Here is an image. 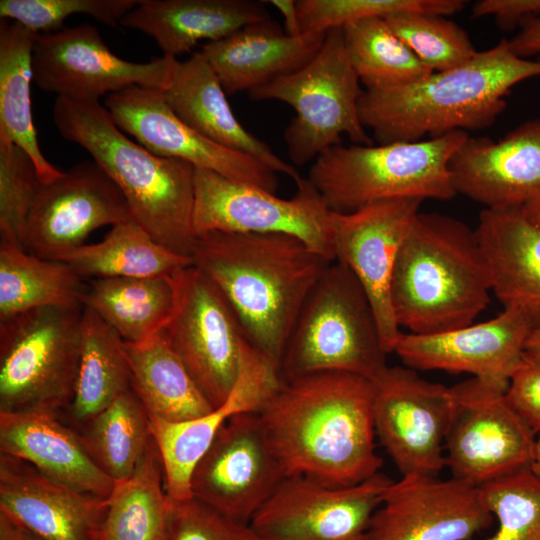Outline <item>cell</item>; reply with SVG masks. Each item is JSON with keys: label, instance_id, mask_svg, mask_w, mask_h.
Wrapping results in <instances>:
<instances>
[{"label": "cell", "instance_id": "obj_1", "mask_svg": "<svg viewBox=\"0 0 540 540\" xmlns=\"http://www.w3.org/2000/svg\"><path fill=\"white\" fill-rule=\"evenodd\" d=\"M373 399V381L346 372L282 381L258 415L285 476L347 487L377 474Z\"/></svg>", "mask_w": 540, "mask_h": 540}, {"label": "cell", "instance_id": "obj_2", "mask_svg": "<svg viewBox=\"0 0 540 540\" xmlns=\"http://www.w3.org/2000/svg\"><path fill=\"white\" fill-rule=\"evenodd\" d=\"M191 258L221 291L249 346L280 373L296 318L331 263L296 237L211 231Z\"/></svg>", "mask_w": 540, "mask_h": 540}, {"label": "cell", "instance_id": "obj_3", "mask_svg": "<svg viewBox=\"0 0 540 540\" xmlns=\"http://www.w3.org/2000/svg\"><path fill=\"white\" fill-rule=\"evenodd\" d=\"M537 76L540 61L517 56L509 41L502 39L467 62L432 72L415 83L365 89L359 99V115L379 144L482 129L505 109V96L513 86Z\"/></svg>", "mask_w": 540, "mask_h": 540}, {"label": "cell", "instance_id": "obj_4", "mask_svg": "<svg viewBox=\"0 0 540 540\" xmlns=\"http://www.w3.org/2000/svg\"><path fill=\"white\" fill-rule=\"evenodd\" d=\"M52 119L59 134L85 149L124 195L131 218L159 245L191 257L195 167L155 155L128 138L99 102L57 97Z\"/></svg>", "mask_w": 540, "mask_h": 540}, {"label": "cell", "instance_id": "obj_5", "mask_svg": "<svg viewBox=\"0 0 540 540\" xmlns=\"http://www.w3.org/2000/svg\"><path fill=\"white\" fill-rule=\"evenodd\" d=\"M491 292L475 230L450 216L419 212L401 245L391 285L400 329L429 335L474 323Z\"/></svg>", "mask_w": 540, "mask_h": 540}, {"label": "cell", "instance_id": "obj_6", "mask_svg": "<svg viewBox=\"0 0 540 540\" xmlns=\"http://www.w3.org/2000/svg\"><path fill=\"white\" fill-rule=\"evenodd\" d=\"M468 136L457 130L429 140L337 145L313 161L307 179L337 213L396 199L448 200L457 195L449 163Z\"/></svg>", "mask_w": 540, "mask_h": 540}, {"label": "cell", "instance_id": "obj_7", "mask_svg": "<svg viewBox=\"0 0 540 540\" xmlns=\"http://www.w3.org/2000/svg\"><path fill=\"white\" fill-rule=\"evenodd\" d=\"M386 356L361 284L347 266L331 262L293 325L280 365L281 380L346 372L375 381L388 367Z\"/></svg>", "mask_w": 540, "mask_h": 540}, {"label": "cell", "instance_id": "obj_8", "mask_svg": "<svg viewBox=\"0 0 540 540\" xmlns=\"http://www.w3.org/2000/svg\"><path fill=\"white\" fill-rule=\"evenodd\" d=\"M360 83L345 49L342 28H333L309 63L250 91L249 96L281 101L294 109L284 141L291 164L303 166L341 145L343 134L354 144L373 145L359 115Z\"/></svg>", "mask_w": 540, "mask_h": 540}, {"label": "cell", "instance_id": "obj_9", "mask_svg": "<svg viewBox=\"0 0 540 540\" xmlns=\"http://www.w3.org/2000/svg\"><path fill=\"white\" fill-rule=\"evenodd\" d=\"M82 311L42 307L0 322V412L67 410L79 370Z\"/></svg>", "mask_w": 540, "mask_h": 540}, {"label": "cell", "instance_id": "obj_10", "mask_svg": "<svg viewBox=\"0 0 540 540\" xmlns=\"http://www.w3.org/2000/svg\"><path fill=\"white\" fill-rule=\"evenodd\" d=\"M172 314L161 331L213 408L233 392L252 350L225 297L193 264L171 275Z\"/></svg>", "mask_w": 540, "mask_h": 540}, {"label": "cell", "instance_id": "obj_11", "mask_svg": "<svg viewBox=\"0 0 540 540\" xmlns=\"http://www.w3.org/2000/svg\"><path fill=\"white\" fill-rule=\"evenodd\" d=\"M296 185L294 196L284 199L260 187L195 168V233L290 235L334 262V212L307 178L302 177Z\"/></svg>", "mask_w": 540, "mask_h": 540}, {"label": "cell", "instance_id": "obj_12", "mask_svg": "<svg viewBox=\"0 0 540 540\" xmlns=\"http://www.w3.org/2000/svg\"><path fill=\"white\" fill-rule=\"evenodd\" d=\"M451 389L444 448L453 477L482 486L529 468L536 434L508 402L507 386L471 377Z\"/></svg>", "mask_w": 540, "mask_h": 540}, {"label": "cell", "instance_id": "obj_13", "mask_svg": "<svg viewBox=\"0 0 540 540\" xmlns=\"http://www.w3.org/2000/svg\"><path fill=\"white\" fill-rule=\"evenodd\" d=\"M177 58L145 63L114 54L91 24L36 34L32 52L33 82L43 91L77 102H99L108 93L133 85L166 89Z\"/></svg>", "mask_w": 540, "mask_h": 540}, {"label": "cell", "instance_id": "obj_14", "mask_svg": "<svg viewBox=\"0 0 540 540\" xmlns=\"http://www.w3.org/2000/svg\"><path fill=\"white\" fill-rule=\"evenodd\" d=\"M393 481L380 472L347 487L285 477L250 525L263 540H367L371 518Z\"/></svg>", "mask_w": 540, "mask_h": 540}, {"label": "cell", "instance_id": "obj_15", "mask_svg": "<svg viewBox=\"0 0 540 540\" xmlns=\"http://www.w3.org/2000/svg\"><path fill=\"white\" fill-rule=\"evenodd\" d=\"M374 383L373 417L381 444L403 475H437L446 466L451 387L409 367H387Z\"/></svg>", "mask_w": 540, "mask_h": 540}, {"label": "cell", "instance_id": "obj_16", "mask_svg": "<svg viewBox=\"0 0 540 540\" xmlns=\"http://www.w3.org/2000/svg\"><path fill=\"white\" fill-rule=\"evenodd\" d=\"M285 477L258 413H240L222 425L195 467L191 492L217 512L250 524Z\"/></svg>", "mask_w": 540, "mask_h": 540}, {"label": "cell", "instance_id": "obj_17", "mask_svg": "<svg viewBox=\"0 0 540 540\" xmlns=\"http://www.w3.org/2000/svg\"><path fill=\"white\" fill-rule=\"evenodd\" d=\"M116 126L151 153L185 161L223 177L276 193V172L256 158L202 136L167 104L163 89L133 85L106 96Z\"/></svg>", "mask_w": 540, "mask_h": 540}, {"label": "cell", "instance_id": "obj_18", "mask_svg": "<svg viewBox=\"0 0 540 540\" xmlns=\"http://www.w3.org/2000/svg\"><path fill=\"white\" fill-rule=\"evenodd\" d=\"M492 520L479 486L456 477L408 474L387 487L367 540H472Z\"/></svg>", "mask_w": 540, "mask_h": 540}, {"label": "cell", "instance_id": "obj_19", "mask_svg": "<svg viewBox=\"0 0 540 540\" xmlns=\"http://www.w3.org/2000/svg\"><path fill=\"white\" fill-rule=\"evenodd\" d=\"M130 219L118 186L95 161L85 160L40 184L27 219L25 249L55 261L83 245L92 231Z\"/></svg>", "mask_w": 540, "mask_h": 540}, {"label": "cell", "instance_id": "obj_20", "mask_svg": "<svg viewBox=\"0 0 540 540\" xmlns=\"http://www.w3.org/2000/svg\"><path fill=\"white\" fill-rule=\"evenodd\" d=\"M422 201L396 199L351 213L334 212L335 261L347 266L365 291L387 354L393 353L402 334L391 303L394 269Z\"/></svg>", "mask_w": 540, "mask_h": 540}, {"label": "cell", "instance_id": "obj_21", "mask_svg": "<svg viewBox=\"0 0 540 540\" xmlns=\"http://www.w3.org/2000/svg\"><path fill=\"white\" fill-rule=\"evenodd\" d=\"M531 330L519 313L504 310L488 321L436 334L402 332L393 353L414 370L467 373L508 386Z\"/></svg>", "mask_w": 540, "mask_h": 540}, {"label": "cell", "instance_id": "obj_22", "mask_svg": "<svg viewBox=\"0 0 540 540\" xmlns=\"http://www.w3.org/2000/svg\"><path fill=\"white\" fill-rule=\"evenodd\" d=\"M107 505L108 497L79 491L0 454V511L43 540H98Z\"/></svg>", "mask_w": 540, "mask_h": 540}, {"label": "cell", "instance_id": "obj_23", "mask_svg": "<svg viewBox=\"0 0 540 540\" xmlns=\"http://www.w3.org/2000/svg\"><path fill=\"white\" fill-rule=\"evenodd\" d=\"M449 171L457 194L486 208L522 206L540 190V118L498 141L468 136Z\"/></svg>", "mask_w": 540, "mask_h": 540}, {"label": "cell", "instance_id": "obj_24", "mask_svg": "<svg viewBox=\"0 0 540 540\" xmlns=\"http://www.w3.org/2000/svg\"><path fill=\"white\" fill-rule=\"evenodd\" d=\"M281 384L279 375L266 366L244 367L228 399L209 413L178 422L149 417L151 436L158 449L164 486L171 503L193 498L191 479L222 425L240 413H258Z\"/></svg>", "mask_w": 540, "mask_h": 540}, {"label": "cell", "instance_id": "obj_25", "mask_svg": "<svg viewBox=\"0 0 540 540\" xmlns=\"http://www.w3.org/2000/svg\"><path fill=\"white\" fill-rule=\"evenodd\" d=\"M475 233L487 261L491 291L504 310L540 329V226L521 206L485 208Z\"/></svg>", "mask_w": 540, "mask_h": 540}, {"label": "cell", "instance_id": "obj_26", "mask_svg": "<svg viewBox=\"0 0 540 540\" xmlns=\"http://www.w3.org/2000/svg\"><path fill=\"white\" fill-rule=\"evenodd\" d=\"M0 454L34 466L47 477L107 498L115 481L92 459L75 429L49 412H0Z\"/></svg>", "mask_w": 540, "mask_h": 540}, {"label": "cell", "instance_id": "obj_27", "mask_svg": "<svg viewBox=\"0 0 540 540\" xmlns=\"http://www.w3.org/2000/svg\"><path fill=\"white\" fill-rule=\"evenodd\" d=\"M326 33L292 37L268 19L207 42L200 51L227 95L249 93L304 67L320 50Z\"/></svg>", "mask_w": 540, "mask_h": 540}, {"label": "cell", "instance_id": "obj_28", "mask_svg": "<svg viewBox=\"0 0 540 540\" xmlns=\"http://www.w3.org/2000/svg\"><path fill=\"white\" fill-rule=\"evenodd\" d=\"M163 95L173 112L202 136L256 158L295 183L302 178L295 166L282 160L238 121L226 92L201 51L177 62Z\"/></svg>", "mask_w": 540, "mask_h": 540}, {"label": "cell", "instance_id": "obj_29", "mask_svg": "<svg viewBox=\"0 0 540 540\" xmlns=\"http://www.w3.org/2000/svg\"><path fill=\"white\" fill-rule=\"evenodd\" d=\"M268 19L262 1L140 0L120 24L150 36L163 55L177 58L200 41H218Z\"/></svg>", "mask_w": 540, "mask_h": 540}, {"label": "cell", "instance_id": "obj_30", "mask_svg": "<svg viewBox=\"0 0 540 540\" xmlns=\"http://www.w3.org/2000/svg\"><path fill=\"white\" fill-rule=\"evenodd\" d=\"M131 388L149 417L171 422L203 416L214 408L171 349L162 332L141 343L124 341Z\"/></svg>", "mask_w": 540, "mask_h": 540}, {"label": "cell", "instance_id": "obj_31", "mask_svg": "<svg viewBox=\"0 0 540 540\" xmlns=\"http://www.w3.org/2000/svg\"><path fill=\"white\" fill-rule=\"evenodd\" d=\"M36 33L18 22L0 21V142L22 148L33 160L41 183L63 175L40 150L32 120L30 86Z\"/></svg>", "mask_w": 540, "mask_h": 540}, {"label": "cell", "instance_id": "obj_32", "mask_svg": "<svg viewBox=\"0 0 540 540\" xmlns=\"http://www.w3.org/2000/svg\"><path fill=\"white\" fill-rule=\"evenodd\" d=\"M130 389L124 340L94 311L83 307L78 376L63 421L77 428Z\"/></svg>", "mask_w": 540, "mask_h": 540}, {"label": "cell", "instance_id": "obj_33", "mask_svg": "<svg viewBox=\"0 0 540 540\" xmlns=\"http://www.w3.org/2000/svg\"><path fill=\"white\" fill-rule=\"evenodd\" d=\"M90 308L125 342L141 343L160 333L174 307L171 276L97 278L86 286Z\"/></svg>", "mask_w": 540, "mask_h": 540}, {"label": "cell", "instance_id": "obj_34", "mask_svg": "<svg viewBox=\"0 0 540 540\" xmlns=\"http://www.w3.org/2000/svg\"><path fill=\"white\" fill-rule=\"evenodd\" d=\"M83 280L68 264L0 238V322L42 307L83 308Z\"/></svg>", "mask_w": 540, "mask_h": 540}, {"label": "cell", "instance_id": "obj_35", "mask_svg": "<svg viewBox=\"0 0 540 540\" xmlns=\"http://www.w3.org/2000/svg\"><path fill=\"white\" fill-rule=\"evenodd\" d=\"M171 508L152 438L133 474L115 481L98 540H168Z\"/></svg>", "mask_w": 540, "mask_h": 540}, {"label": "cell", "instance_id": "obj_36", "mask_svg": "<svg viewBox=\"0 0 540 540\" xmlns=\"http://www.w3.org/2000/svg\"><path fill=\"white\" fill-rule=\"evenodd\" d=\"M55 261L68 264L82 279L171 276L193 264L191 257L159 245L132 219L113 225L102 241L83 244Z\"/></svg>", "mask_w": 540, "mask_h": 540}, {"label": "cell", "instance_id": "obj_37", "mask_svg": "<svg viewBox=\"0 0 540 540\" xmlns=\"http://www.w3.org/2000/svg\"><path fill=\"white\" fill-rule=\"evenodd\" d=\"M73 429L95 463L114 481L133 474L152 439L148 413L132 388Z\"/></svg>", "mask_w": 540, "mask_h": 540}, {"label": "cell", "instance_id": "obj_38", "mask_svg": "<svg viewBox=\"0 0 540 540\" xmlns=\"http://www.w3.org/2000/svg\"><path fill=\"white\" fill-rule=\"evenodd\" d=\"M342 31L349 61L366 90L406 86L432 73L384 18L362 19Z\"/></svg>", "mask_w": 540, "mask_h": 540}, {"label": "cell", "instance_id": "obj_39", "mask_svg": "<svg viewBox=\"0 0 540 540\" xmlns=\"http://www.w3.org/2000/svg\"><path fill=\"white\" fill-rule=\"evenodd\" d=\"M384 19L396 36L432 72L457 67L478 52L468 34L444 16L397 13Z\"/></svg>", "mask_w": 540, "mask_h": 540}, {"label": "cell", "instance_id": "obj_40", "mask_svg": "<svg viewBox=\"0 0 540 540\" xmlns=\"http://www.w3.org/2000/svg\"><path fill=\"white\" fill-rule=\"evenodd\" d=\"M463 0H297L301 34L327 32L367 19L397 13L450 16L460 12Z\"/></svg>", "mask_w": 540, "mask_h": 540}, {"label": "cell", "instance_id": "obj_41", "mask_svg": "<svg viewBox=\"0 0 540 540\" xmlns=\"http://www.w3.org/2000/svg\"><path fill=\"white\" fill-rule=\"evenodd\" d=\"M479 487L498 521L486 540H540V480L530 467Z\"/></svg>", "mask_w": 540, "mask_h": 540}, {"label": "cell", "instance_id": "obj_42", "mask_svg": "<svg viewBox=\"0 0 540 540\" xmlns=\"http://www.w3.org/2000/svg\"><path fill=\"white\" fill-rule=\"evenodd\" d=\"M40 184L31 157L11 142H0V238L25 251L27 219Z\"/></svg>", "mask_w": 540, "mask_h": 540}, {"label": "cell", "instance_id": "obj_43", "mask_svg": "<svg viewBox=\"0 0 540 540\" xmlns=\"http://www.w3.org/2000/svg\"><path fill=\"white\" fill-rule=\"evenodd\" d=\"M140 0H1L0 17L15 21L36 34L56 32L74 14L118 27Z\"/></svg>", "mask_w": 540, "mask_h": 540}, {"label": "cell", "instance_id": "obj_44", "mask_svg": "<svg viewBox=\"0 0 540 540\" xmlns=\"http://www.w3.org/2000/svg\"><path fill=\"white\" fill-rule=\"evenodd\" d=\"M168 540H263L250 524L191 498L172 503Z\"/></svg>", "mask_w": 540, "mask_h": 540}, {"label": "cell", "instance_id": "obj_45", "mask_svg": "<svg viewBox=\"0 0 540 540\" xmlns=\"http://www.w3.org/2000/svg\"><path fill=\"white\" fill-rule=\"evenodd\" d=\"M506 398L535 434H540V359L524 352L512 371Z\"/></svg>", "mask_w": 540, "mask_h": 540}, {"label": "cell", "instance_id": "obj_46", "mask_svg": "<svg viewBox=\"0 0 540 540\" xmlns=\"http://www.w3.org/2000/svg\"><path fill=\"white\" fill-rule=\"evenodd\" d=\"M492 16L503 28L540 17V0H480L472 7V17Z\"/></svg>", "mask_w": 540, "mask_h": 540}, {"label": "cell", "instance_id": "obj_47", "mask_svg": "<svg viewBox=\"0 0 540 540\" xmlns=\"http://www.w3.org/2000/svg\"><path fill=\"white\" fill-rule=\"evenodd\" d=\"M509 46L522 58L540 53V17L527 22L522 31L509 41Z\"/></svg>", "mask_w": 540, "mask_h": 540}, {"label": "cell", "instance_id": "obj_48", "mask_svg": "<svg viewBox=\"0 0 540 540\" xmlns=\"http://www.w3.org/2000/svg\"><path fill=\"white\" fill-rule=\"evenodd\" d=\"M275 7L283 17L284 32L292 37L301 36L297 6L295 0H270L264 1Z\"/></svg>", "mask_w": 540, "mask_h": 540}, {"label": "cell", "instance_id": "obj_49", "mask_svg": "<svg viewBox=\"0 0 540 540\" xmlns=\"http://www.w3.org/2000/svg\"><path fill=\"white\" fill-rule=\"evenodd\" d=\"M0 540H43L21 523L0 511Z\"/></svg>", "mask_w": 540, "mask_h": 540}, {"label": "cell", "instance_id": "obj_50", "mask_svg": "<svg viewBox=\"0 0 540 540\" xmlns=\"http://www.w3.org/2000/svg\"><path fill=\"white\" fill-rule=\"evenodd\" d=\"M521 208L530 221L540 226V190L531 195Z\"/></svg>", "mask_w": 540, "mask_h": 540}, {"label": "cell", "instance_id": "obj_51", "mask_svg": "<svg viewBox=\"0 0 540 540\" xmlns=\"http://www.w3.org/2000/svg\"><path fill=\"white\" fill-rule=\"evenodd\" d=\"M525 353L540 359V329H532L525 342Z\"/></svg>", "mask_w": 540, "mask_h": 540}, {"label": "cell", "instance_id": "obj_52", "mask_svg": "<svg viewBox=\"0 0 540 540\" xmlns=\"http://www.w3.org/2000/svg\"><path fill=\"white\" fill-rule=\"evenodd\" d=\"M530 470L540 480V434L536 438Z\"/></svg>", "mask_w": 540, "mask_h": 540}]
</instances>
